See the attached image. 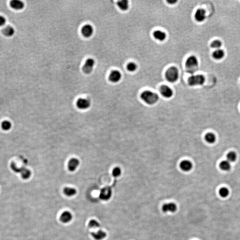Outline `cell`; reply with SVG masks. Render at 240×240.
I'll return each instance as SVG.
<instances>
[{"instance_id": "6da1fadb", "label": "cell", "mask_w": 240, "mask_h": 240, "mask_svg": "<svg viewBox=\"0 0 240 240\" xmlns=\"http://www.w3.org/2000/svg\"><path fill=\"white\" fill-rule=\"evenodd\" d=\"M141 98L147 104L153 105L159 100V96L156 93L149 90L143 91L141 94Z\"/></svg>"}, {"instance_id": "7a4b0ae2", "label": "cell", "mask_w": 240, "mask_h": 240, "mask_svg": "<svg viewBox=\"0 0 240 240\" xmlns=\"http://www.w3.org/2000/svg\"><path fill=\"white\" fill-rule=\"evenodd\" d=\"M179 77V72L175 67H171L167 70L166 73V77L168 82H174Z\"/></svg>"}, {"instance_id": "3957f363", "label": "cell", "mask_w": 240, "mask_h": 240, "mask_svg": "<svg viewBox=\"0 0 240 240\" xmlns=\"http://www.w3.org/2000/svg\"><path fill=\"white\" fill-rule=\"evenodd\" d=\"M205 82V78L204 76L201 74L191 76L188 79V84L191 86L202 85Z\"/></svg>"}, {"instance_id": "277c9868", "label": "cell", "mask_w": 240, "mask_h": 240, "mask_svg": "<svg viewBox=\"0 0 240 240\" xmlns=\"http://www.w3.org/2000/svg\"><path fill=\"white\" fill-rule=\"evenodd\" d=\"M95 64V62L93 59L92 58H89V59H87L83 66L82 70L83 72L86 74H89L91 73L94 66Z\"/></svg>"}, {"instance_id": "5b68a950", "label": "cell", "mask_w": 240, "mask_h": 240, "mask_svg": "<svg viewBox=\"0 0 240 240\" xmlns=\"http://www.w3.org/2000/svg\"><path fill=\"white\" fill-rule=\"evenodd\" d=\"M198 62L197 57L194 56H191L187 58L186 62L187 68L191 70L195 68L198 66Z\"/></svg>"}, {"instance_id": "8992f818", "label": "cell", "mask_w": 240, "mask_h": 240, "mask_svg": "<svg viewBox=\"0 0 240 240\" xmlns=\"http://www.w3.org/2000/svg\"><path fill=\"white\" fill-rule=\"evenodd\" d=\"M77 108L80 110H86L90 107V102L89 100L85 98H79L76 102Z\"/></svg>"}, {"instance_id": "52a82bcc", "label": "cell", "mask_w": 240, "mask_h": 240, "mask_svg": "<svg viewBox=\"0 0 240 240\" xmlns=\"http://www.w3.org/2000/svg\"><path fill=\"white\" fill-rule=\"evenodd\" d=\"M160 93L161 94L166 98H169L173 96V90L167 85H163L160 87Z\"/></svg>"}, {"instance_id": "ba28073f", "label": "cell", "mask_w": 240, "mask_h": 240, "mask_svg": "<svg viewBox=\"0 0 240 240\" xmlns=\"http://www.w3.org/2000/svg\"><path fill=\"white\" fill-rule=\"evenodd\" d=\"M112 191L109 187L105 188L101 190L100 194V197L102 200L107 201L111 197Z\"/></svg>"}, {"instance_id": "9c48e42d", "label": "cell", "mask_w": 240, "mask_h": 240, "mask_svg": "<svg viewBox=\"0 0 240 240\" xmlns=\"http://www.w3.org/2000/svg\"><path fill=\"white\" fill-rule=\"evenodd\" d=\"M193 163L188 160H184L180 162V168L184 172H189L193 168Z\"/></svg>"}, {"instance_id": "30bf717a", "label": "cell", "mask_w": 240, "mask_h": 240, "mask_svg": "<svg viewBox=\"0 0 240 240\" xmlns=\"http://www.w3.org/2000/svg\"><path fill=\"white\" fill-rule=\"evenodd\" d=\"M93 28L91 25H85L82 28V33L85 38L91 37L93 33Z\"/></svg>"}, {"instance_id": "8fae6325", "label": "cell", "mask_w": 240, "mask_h": 240, "mask_svg": "<svg viewBox=\"0 0 240 240\" xmlns=\"http://www.w3.org/2000/svg\"><path fill=\"white\" fill-rule=\"evenodd\" d=\"M121 78V74L118 70L113 71L109 76V80L112 82L117 83L120 81Z\"/></svg>"}, {"instance_id": "7c38bea8", "label": "cell", "mask_w": 240, "mask_h": 240, "mask_svg": "<svg viewBox=\"0 0 240 240\" xmlns=\"http://www.w3.org/2000/svg\"><path fill=\"white\" fill-rule=\"evenodd\" d=\"M10 6L12 9L17 10H20L24 9L25 4L20 0H13L10 3Z\"/></svg>"}, {"instance_id": "4fadbf2b", "label": "cell", "mask_w": 240, "mask_h": 240, "mask_svg": "<svg viewBox=\"0 0 240 240\" xmlns=\"http://www.w3.org/2000/svg\"><path fill=\"white\" fill-rule=\"evenodd\" d=\"M79 160L75 158L71 159L68 161V170L71 172H74L78 167L79 165Z\"/></svg>"}, {"instance_id": "5bb4252c", "label": "cell", "mask_w": 240, "mask_h": 240, "mask_svg": "<svg viewBox=\"0 0 240 240\" xmlns=\"http://www.w3.org/2000/svg\"><path fill=\"white\" fill-rule=\"evenodd\" d=\"M177 209V206L174 203H169L165 204L163 205L162 210L164 212H174Z\"/></svg>"}, {"instance_id": "9a60e30c", "label": "cell", "mask_w": 240, "mask_h": 240, "mask_svg": "<svg viewBox=\"0 0 240 240\" xmlns=\"http://www.w3.org/2000/svg\"><path fill=\"white\" fill-rule=\"evenodd\" d=\"M196 20L198 22H202L205 18V11L202 9H199L197 10L195 14Z\"/></svg>"}, {"instance_id": "2e32d148", "label": "cell", "mask_w": 240, "mask_h": 240, "mask_svg": "<svg viewBox=\"0 0 240 240\" xmlns=\"http://www.w3.org/2000/svg\"><path fill=\"white\" fill-rule=\"evenodd\" d=\"M73 216L72 214L68 211H65L60 216V220L62 222L66 223L71 221Z\"/></svg>"}, {"instance_id": "e0dca14e", "label": "cell", "mask_w": 240, "mask_h": 240, "mask_svg": "<svg viewBox=\"0 0 240 240\" xmlns=\"http://www.w3.org/2000/svg\"><path fill=\"white\" fill-rule=\"evenodd\" d=\"M15 29L11 26H7L3 29L2 32L4 36L7 37H11L15 33Z\"/></svg>"}, {"instance_id": "ac0fdd59", "label": "cell", "mask_w": 240, "mask_h": 240, "mask_svg": "<svg viewBox=\"0 0 240 240\" xmlns=\"http://www.w3.org/2000/svg\"><path fill=\"white\" fill-rule=\"evenodd\" d=\"M153 36L156 39L160 41H163L166 38V35L164 32L160 30H156L153 32Z\"/></svg>"}, {"instance_id": "d6986e66", "label": "cell", "mask_w": 240, "mask_h": 240, "mask_svg": "<svg viewBox=\"0 0 240 240\" xmlns=\"http://www.w3.org/2000/svg\"><path fill=\"white\" fill-rule=\"evenodd\" d=\"M91 235L96 240H102L106 237V233L102 230H99L96 233H92Z\"/></svg>"}, {"instance_id": "ffe728a7", "label": "cell", "mask_w": 240, "mask_h": 240, "mask_svg": "<svg viewBox=\"0 0 240 240\" xmlns=\"http://www.w3.org/2000/svg\"><path fill=\"white\" fill-rule=\"evenodd\" d=\"M119 8L122 10L126 11L129 8V2L126 0H121L118 2Z\"/></svg>"}, {"instance_id": "44dd1931", "label": "cell", "mask_w": 240, "mask_h": 240, "mask_svg": "<svg viewBox=\"0 0 240 240\" xmlns=\"http://www.w3.org/2000/svg\"><path fill=\"white\" fill-rule=\"evenodd\" d=\"M20 172L21 174L22 178L24 179H29L31 175V173L30 170L27 169L23 168L20 169Z\"/></svg>"}, {"instance_id": "7402d4cb", "label": "cell", "mask_w": 240, "mask_h": 240, "mask_svg": "<svg viewBox=\"0 0 240 240\" xmlns=\"http://www.w3.org/2000/svg\"><path fill=\"white\" fill-rule=\"evenodd\" d=\"M213 57L216 60H220L222 59L225 55V53L223 50L222 49H217L213 53Z\"/></svg>"}, {"instance_id": "603a6c76", "label": "cell", "mask_w": 240, "mask_h": 240, "mask_svg": "<svg viewBox=\"0 0 240 240\" xmlns=\"http://www.w3.org/2000/svg\"><path fill=\"white\" fill-rule=\"evenodd\" d=\"M205 141L210 144L214 143L216 140L215 135L213 133H207L205 135Z\"/></svg>"}, {"instance_id": "cb8c5ba5", "label": "cell", "mask_w": 240, "mask_h": 240, "mask_svg": "<svg viewBox=\"0 0 240 240\" xmlns=\"http://www.w3.org/2000/svg\"><path fill=\"white\" fill-rule=\"evenodd\" d=\"M64 193L67 196L72 197L76 194L77 191L73 188L66 187L64 189Z\"/></svg>"}, {"instance_id": "d4e9b609", "label": "cell", "mask_w": 240, "mask_h": 240, "mask_svg": "<svg viewBox=\"0 0 240 240\" xmlns=\"http://www.w3.org/2000/svg\"><path fill=\"white\" fill-rule=\"evenodd\" d=\"M220 167L224 171H228L230 169L231 165L228 160H224L222 161L220 164Z\"/></svg>"}, {"instance_id": "484cf974", "label": "cell", "mask_w": 240, "mask_h": 240, "mask_svg": "<svg viewBox=\"0 0 240 240\" xmlns=\"http://www.w3.org/2000/svg\"><path fill=\"white\" fill-rule=\"evenodd\" d=\"M227 159L230 162H234L237 159V154L234 152H230L227 154Z\"/></svg>"}, {"instance_id": "4316f807", "label": "cell", "mask_w": 240, "mask_h": 240, "mask_svg": "<svg viewBox=\"0 0 240 240\" xmlns=\"http://www.w3.org/2000/svg\"><path fill=\"white\" fill-rule=\"evenodd\" d=\"M12 127L10 122L8 121H4L1 123V128L5 131L9 130Z\"/></svg>"}, {"instance_id": "83f0119b", "label": "cell", "mask_w": 240, "mask_h": 240, "mask_svg": "<svg viewBox=\"0 0 240 240\" xmlns=\"http://www.w3.org/2000/svg\"><path fill=\"white\" fill-rule=\"evenodd\" d=\"M219 194L222 197H227L229 194V190L226 188H222L219 190Z\"/></svg>"}, {"instance_id": "f1b7e54d", "label": "cell", "mask_w": 240, "mask_h": 240, "mask_svg": "<svg viewBox=\"0 0 240 240\" xmlns=\"http://www.w3.org/2000/svg\"><path fill=\"white\" fill-rule=\"evenodd\" d=\"M121 174V170L119 167H116L113 169L112 171V174L115 177H119Z\"/></svg>"}, {"instance_id": "f546056e", "label": "cell", "mask_w": 240, "mask_h": 240, "mask_svg": "<svg viewBox=\"0 0 240 240\" xmlns=\"http://www.w3.org/2000/svg\"><path fill=\"white\" fill-rule=\"evenodd\" d=\"M127 68L130 72H134L137 69V65L133 62H130L127 66Z\"/></svg>"}, {"instance_id": "4dcf8cb0", "label": "cell", "mask_w": 240, "mask_h": 240, "mask_svg": "<svg viewBox=\"0 0 240 240\" xmlns=\"http://www.w3.org/2000/svg\"><path fill=\"white\" fill-rule=\"evenodd\" d=\"M89 226L90 228H96L100 226V224L95 220H92L89 222Z\"/></svg>"}, {"instance_id": "1f68e13d", "label": "cell", "mask_w": 240, "mask_h": 240, "mask_svg": "<svg viewBox=\"0 0 240 240\" xmlns=\"http://www.w3.org/2000/svg\"><path fill=\"white\" fill-rule=\"evenodd\" d=\"M222 45V43L221 41L219 40H215L211 43V46L213 48L219 49L221 47Z\"/></svg>"}, {"instance_id": "d6a6232c", "label": "cell", "mask_w": 240, "mask_h": 240, "mask_svg": "<svg viewBox=\"0 0 240 240\" xmlns=\"http://www.w3.org/2000/svg\"><path fill=\"white\" fill-rule=\"evenodd\" d=\"M6 23V18L3 16L0 15V27H4Z\"/></svg>"}, {"instance_id": "836d02e7", "label": "cell", "mask_w": 240, "mask_h": 240, "mask_svg": "<svg viewBox=\"0 0 240 240\" xmlns=\"http://www.w3.org/2000/svg\"><path fill=\"white\" fill-rule=\"evenodd\" d=\"M177 1L176 0H168L167 2L169 3L170 4H174L176 2H177Z\"/></svg>"}]
</instances>
